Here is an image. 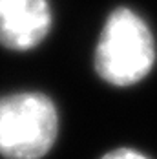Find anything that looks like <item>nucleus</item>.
Wrapping results in <instances>:
<instances>
[{"mask_svg": "<svg viewBox=\"0 0 157 159\" xmlns=\"http://www.w3.org/2000/svg\"><path fill=\"white\" fill-rule=\"evenodd\" d=\"M154 62V37L144 20L128 7L115 9L95 49V70L101 79L115 86H130L146 77Z\"/></svg>", "mask_w": 157, "mask_h": 159, "instance_id": "obj_1", "label": "nucleus"}, {"mask_svg": "<svg viewBox=\"0 0 157 159\" xmlns=\"http://www.w3.org/2000/svg\"><path fill=\"white\" fill-rule=\"evenodd\" d=\"M102 159H148V157L135 152V150H130V148H119V150H113L110 154L102 156Z\"/></svg>", "mask_w": 157, "mask_h": 159, "instance_id": "obj_4", "label": "nucleus"}, {"mask_svg": "<svg viewBox=\"0 0 157 159\" xmlns=\"http://www.w3.org/2000/svg\"><path fill=\"white\" fill-rule=\"evenodd\" d=\"M47 0H0V44L13 51L35 48L47 35Z\"/></svg>", "mask_w": 157, "mask_h": 159, "instance_id": "obj_3", "label": "nucleus"}, {"mask_svg": "<svg viewBox=\"0 0 157 159\" xmlns=\"http://www.w3.org/2000/svg\"><path fill=\"white\" fill-rule=\"evenodd\" d=\"M59 117L42 93L0 99V154L6 159H40L57 139Z\"/></svg>", "mask_w": 157, "mask_h": 159, "instance_id": "obj_2", "label": "nucleus"}]
</instances>
